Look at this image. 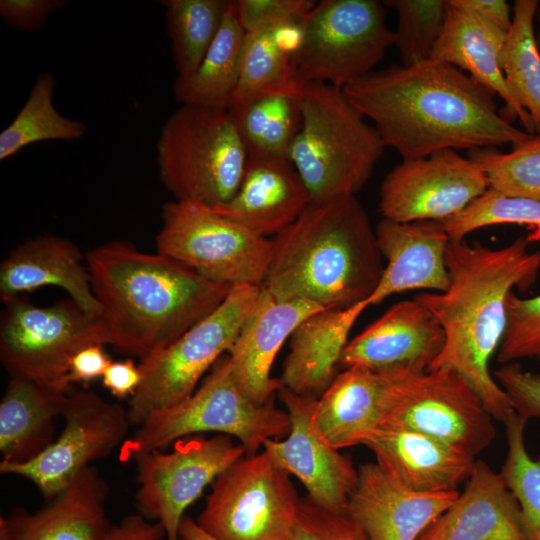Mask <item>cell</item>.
<instances>
[{
	"mask_svg": "<svg viewBox=\"0 0 540 540\" xmlns=\"http://www.w3.org/2000/svg\"><path fill=\"white\" fill-rule=\"evenodd\" d=\"M62 417L61 434L36 458L22 464L0 463L2 474L31 481L46 502L92 461L120 448L131 426L127 408L86 389L69 392Z\"/></svg>",
	"mask_w": 540,
	"mask_h": 540,
	"instance_id": "cell-15",
	"label": "cell"
},
{
	"mask_svg": "<svg viewBox=\"0 0 540 540\" xmlns=\"http://www.w3.org/2000/svg\"><path fill=\"white\" fill-rule=\"evenodd\" d=\"M298 100L302 124L288 159L310 203L355 195L386 148L378 131L366 123L342 88L310 82L300 88Z\"/></svg>",
	"mask_w": 540,
	"mask_h": 540,
	"instance_id": "cell-5",
	"label": "cell"
},
{
	"mask_svg": "<svg viewBox=\"0 0 540 540\" xmlns=\"http://www.w3.org/2000/svg\"><path fill=\"white\" fill-rule=\"evenodd\" d=\"M538 8L536 0L514 2L500 58L507 87L530 115L536 134H540V48L534 28Z\"/></svg>",
	"mask_w": 540,
	"mask_h": 540,
	"instance_id": "cell-34",
	"label": "cell"
},
{
	"mask_svg": "<svg viewBox=\"0 0 540 540\" xmlns=\"http://www.w3.org/2000/svg\"><path fill=\"white\" fill-rule=\"evenodd\" d=\"M326 308L305 300H278L260 287L259 294L229 349L232 374L255 403L273 401L282 389L271 376L274 359L285 340L310 315Z\"/></svg>",
	"mask_w": 540,
	"mask_h": 540,
	"instance_id": "cell-20",
	"label": "cell"
},
{
	"mask_svg": "<svg viewBox=\"0 0 540 540\" xmlns=\"http://www.w3.org/2000/svg\"><path fill=\"white\" fill-rule=\"evenodd\" d=\"M70 391L10 377L0 402V463L29 462L51 445Z\"/></svg>",
	"mask_w": 540,
	"mask_h": 540,
	"instance_id": "cell-30",
	"label": "cell"
},
{
	"mask_svg": "<svg viewBox=\"0 0 540 540\" xmlns=\"http://www.w3.org/2000/svg\"><path fill=\"white\" fill-rule=\"evenodd\" d=\"M493 419L476 389L456 370L395 369L380 428L424 433L475 457L495 438Z\"/></svg>",
	"mask_w": 540,
	"mask_h": 540,
	"instance_id": "cell-13",
	"label": "cell"
},
{
	"mask_svg": "<svg viewBox=\"0 0 540 540\" xmlns=\"http://www.w3.org/2000/svg\"><path fill=\"white\" fill-rule=\"evenodd\" d=\"M84 258L67 238L43 235L27 240L0 265L2 302L43 286H57L86 312L99 316L100 305Z\"/></svg>",
	"mask_w": 540,
	"mask_h": 540,
	"instance_id": "cell-28",
	"label": "cell"
},
{
	"mask_svg": "<svg viewBox=\"0 0 540 540\" xmlns=\"http://www.w3.org/2000/svg\"><path fill=\"white\" fill-rule=\"evenodd\" d=\"M279 393L289 413L291 429L285 440H266L263 450L289 475L299 479L313 503L334 513H344L357 482V470L314 427L312 411L316 399L285 388Z\"/></svg>",
	"mask_w": 540,
	"mask_h": 540,
	"instance_id": "cell-17",
	"label": "cell"
},
{
	"mask_svg": "<svg viewBox=\"0 0 540 540\" xmlns=\"http://www.w3.org/2000/svg\"><path fill=\"white\" fill-rule=\"evenodd\" d=\"M507 326L497 350L505 364L521 359H540V294L520 298L511 292L506 301Z\"/></svg>",
	"mask_w": 540,
	"mask_h": 540,
	"instance_id": "cell-41",
	"label": "cell"
},
{
	"mask_svg": "<svg viewBox=\"0 0 540 540\" xmlns=\"http://www.w3.org/2000/svg\"><path fill=\"white\" fill-rule=\"evenodd\" d=\"M363 445L395 480L418 492L456 490L468 480L475 462L453 445L407 429L379 428Z\"/></svg>",
	"mask_w": 540,
	"mask_h": 540,
	"instance_id": "cell-24",
	"label": "cell"
},
{
	"mask_svg": "<svg viewBox=\"0 0 540 540\" xmlns=\"http://www.w3.org/2000/svg\"><path fill=\"white\" fill-rule=\"evenodd\" d=\"M489 189L482 169L455 150L403 160L384 178L379 208L383 218L408 223L444 222Z\"/></svg>",
	"mask_w": 540,
	"mask_h": 540,
	"instance_id": "cell-16",
	"label": "cell"
},
{
	"mask_svg": "<svg viewBox=\"0 0 540 540\" xmlns=\"http://www.w3.org/2000/svg\"><path fill=\"white\" fill-rule=\"evenodd\" d=\"M66 4L65 0H1L0 16L10 28L32 32L42 28L52 12Z\"/></svg>",
	"mask_w": 540,
	"mask_h": 540,
	"instance_id": "cell-45",
	"label": "cell"
},
{
	"mask_svg": "<svg viewBox=\"0 0 540 540\" xmlns=\"http://www.w3.org/2000/svg\"><path fill=\"white\" fill-rule=\"evenodd\" d=\"M230 0H165L166 29L177 77L192 75L215 39Z\"/></svg>",
	"mask_w": 540,
	"mask_h": 540,
	"instance_id": "cell-36",
	"label": "cell"
},
{
	"mask_svg": "<svg viewBox=\"0 0 540 540\" xmlns=\"http://www.w3.org/2000/svg\"><path fill=\"white\" fill-rule=\"evenodd\" d=\"M260 287L235 285L224 301L172 344L140 361L142 380L128 399L131 426L189 397L202 375L233 345Z\"/></svg>",
	"mask_w": 540,
	"mask_h": 540,
	"instance_id": "cell-12",
	"label": "cell"
},
{
	"mask_svg": "<svg viewBox=\"0 0 540 540\" xmlns=\"http://www.w3.org/2000/svg\"><path fill=\"white\" fill-rule=\"evenodd\" d=\"M444 341V331L433 313L415 298L404 300L348 341L340 367L423 372L437 358Z\"/></svg>",
	"mask_w": 540,
	"mask_h": 540,
	"instance_id": "cell-19",
	"label": "cell"
},
{
	"mask_svg": "<svg viewBox=\"0 0 540 540\" xmlns=\"http://www.w3.org/2000/svg\"><path fill=\"white\" fill-rule=\"evenodd\" d=\"M245 33L235 1L230 0L220 29L196 71L175 79L176 100L182 105L229 110L239 82Z\"/></svg>",
	"mask_w": 540,
	"mask_h": 540,
	"instance_id": "cell-32",
	"label": "cell"
},
{
	"mask_svg": "<svg viewBox=\"0 0 540 540\" xmlns=\"http://www.w3.org/2000/svg\"><path fill=\"white\" fill-rule=\"evenodd\" d=\"M85 262L107 344L140 361L213 312L233 287L125 241L95 247Z\"/></svg>",
	"mask_w": 540,
	"mask_h": 540,
	"instance_id": "cell-3",
	"label": "cell"
},
{
	"mask_svg": "<svg viewBox=\"0 0 540 540\" xmlns=\"http://www.w3.org/2000/svg\"><path fill=\"white\" fill-rule=\"evenodd\" d=\"M369 306L364 300L344 309H324L304 319L290 336L280 377L282 388L318 399L339 374L349 333Z\"/></svg>",
	"mask_w": 540,
	"mask_h": 540,
	"instance_id": "cell-29",
	"label": "cell"
},
{
	"mask_svg": "<svg viewBox=\"0 0 540 540\" xmlns=\"http://www.w3.org/2000/svg\"><path fill=\"white\" fill-rule=\"evenodd\" d=\"M302 22L246 31L239 82L231 107L265 93L300 91L293 57L300 42Z\"/></svg>",
	"mask_w": 540,
	"mask_h": 540,
	"instance_id": "cell-31",
	"label": "cell"
},
{
	"mask_svg": "<svg viewBox=\"0 0 540 540\" xmlns=\"http://www.w3.org/2000/svg\"><path fill=\"white\" fill-rule=\"evenodd\" d=\"M161 215L158 253L212 282L261 287L272 258L271 238L194 201L166 202Z\"/></svg>",
	"mask_w": 540,
	"mask_h": 540,
	"instance_id": "cell-9",
	"label": "cell"
},
{
	"mask_svg": "<svg viewBox=\"0 0 540 540\" xmlns=\"http://www.w3.org/2000/svg\"><path fill=\"white\" fill-rule=\"evenodd\" d=\"M396 11V45L403 65L410 66L430 58L440 36L447 0H386Z\"/></svg>",
	"mask_w": 540,
	"mask_h": 540,
	"instance_id": "cell-39",
	"label": "cell"
},
{
	"mask_svg": "<svg viewBox=\"0 0 540 540\" xmlns=\"http://www.w3.org/2000/svg\"><path fill=\"white\" fill-rule=\"evenodd\" d=\"M142 374L132 359L111 362L102 376L103 386L118 399H129L136 392Z\"/></svg>",
	"mask_w": 540,
	"mask_h": 540,
	"instance_id": "cell-47",
	"label": "cell"
},
{
	"mask_svg": "<svg viewBox=\"0 0 540 540\" xmlns=\"http://www.w3.org/2000/svg\"><path fill=\"white\" fill-rule=\"evenodd\" d=\"M394 370L346 368L315 400L313 425L330 446L340 450L363 445L380 428Z\"/></svg>",
	"mask_w": 540,
	"mask_h": 540,
	"instance_id": "cell-26",
	"label": "cell"
},
{
	"mask_svg": "<svg viewBox=\"0 0 540 540\" xmlns=\"http://www.w3.org/2000/svg\"><path fill=\"white\" fill-rule=\"evenodd\" d=\"M299 504L290 475L263 450L216 477L195 521L216 540H292Z\"/></svg>",
	"mask_w": 540,
	"mask_h": 540,
	"instance_id": "cell-11",
	"label": "cell"
},
{
	"mask_svg": "<svg viewBox=\"0 0 540 540\" xmlns=\"http://www.w3.org/2000/svg\"><path fill=\"white\" fill-rule=\"evenodd\" d=\"M417 540H528L520 506L484 461L475 460L464 491Z\"/></svg>",
	"mask_w": 540,
	"mask_h": 540,
	"instance_id": "cell-23",
	"label": "cell"
},
{
	"mask_svg": "<svg viewBox=\"0 0 540 540\" xmlns=\"http://www.w3.org/2000/svg\"><path fill=\"white\" fill-rule=\"evenodd\" d=\"M538 21H539V29H538V33L536 34V38H537V43H538V46L540 48V10L538 11Z\"/></svg>",
	"mask_w": 540,
	"mask_h": 540,
	"instance_id": "cell-51",
	"label": "cell"
},
{
	"mask_svg": "<svg viewBox=\"0 0 540 540\" xmlns=\"http://www.w3.org/2000/svg\"><path fill=\"white\" fill-rule=\"evenodd\" d=\"M375 234L380 253L387 262L378 285L367 299L370 306L404 291L443 292L448 289L446 250L450 238L443 222L400 223L382 218L375 227Z\"/></svg>",
	"mask_w": 540,
	"mask_h": 540,
	"instance_id": "cell-21",
	"label": "cell"
},
{
	"mask_svg": "<svg viewBox=\"0 0 540 540\" xmlns=\"http://www.w3.org/2000/svg\"><path fill=\"white\" fill-rule=\"evenodd\" d=\"M506 34L460 0H447L444 24L430 58L468 72L505 102L508 116L517 118L526 132L534 134L530 115L513 98L501 69L500 58Z\"/></svg>",
	"mask_w": 540,
	"mask_h": 540,
	"instance_id": "cell-27",
	"label": "cell"
},
{
	"mask_svg": "<svg viewBox=\"0 0 540 540\" xmlns=\"http://www.w3.org/2000/svg\"><path fill=\"white\" fill-rule=\"evenodd\" d=\"M292 540H368L364 531L345 513H334L300 499Z\"/></svg>",
	"mask_w": 540,
	"mask_h": 540,
	"instance_id": "cell-42",
	"label": "cell"
},
{
	"mask_svg": "<svg viewBox=\"0 0 540 540\" xmlns=\"http://www.w3.org/2000/svg\"><path fill=\"white\" fill-rule=\"evenodd\" d=\"M166 538L164 528L150 522L140 514L125 516L118 525H113L107 540H162Z\"/></svg>",
	"mask_w": 540,
	"mask_h": 540,
	"instance_id": "cell-48",
	"label": "cell"
},
{
	"mask_svg": "<svg viewBox=\"0 0 540 540\" xmlns=\"http://www.w3.org/2000/svg\"><path fill=\"white\" fill-rule=\"evenodd\" d=\"M514 412L522 418L540 419V373L524 370L517 362L505 363L494 372Z\"/></svg>",
	"mask_w": 540,
	"mask_h": 540,
	"instance_id": "cell-44",
	"label": "cell"
},
{
	"mask_svg": "<svg viewBox=\"0 0 540 540\" xmlns=\"http://www.w3.org/2000/svg\"><path fill=\"white\" fill-rule=\"evenodd\" d=\"M529 244V236L500 248L450 240L448 289L414 297L433 313L445 335L443 348L428 370L449 367L459 372L493 418L504 424L515 412L489 362L505 334L508 295L514 287L532 285L540 271V251H532Z\"/></svg>",
	"mask_w": 540,
	"mask_h": 540,
	"instance_id": "cell-2",
	"label": "cell"
},
{
	"mask_svg": "<svg viewBox=\"0 0 540 540\" xmlns=\"http://www.w3.org/2000/svg\"><path fill=\"white\" fill-rule=\"evenodd\" d=\"M290 429L288 412L276 408L273 401L257 404L240 389L225 357L189 397L152 413L122 444L119 458L127 462L201 432L233 436L247 455H253L266 440L283 438Z\"/></svg>",
	"mask_w": 540,
	"mask_h": 540,
	"instance_id": "cell-7",
	"label": "cell"
},
{
	"mask_svg": "<svg viewBox=\"0 0 540 540\" xmlns=\"http://www.w3.org/2000/svg\"><path fill=\"white\" fill-rule=\"evenodd\" d=\"M395 34L383 1L322 0L302 22L293 57L298 84L324 82L344 88L373 71Z\"/></svg>",
	"mask_w": 540,
	"mask_h": 540,
	"instance_id": "cell-8",
	"label": "cell"
},
{
	"mask_svg": "<svg viewBox=\"0 0 540 540\" xmlns=\"http://www.w3.org/2000/svg\"><path fill=\"white\" fill-rule=\"evenodd\" d=\"M0 359L10 377H21L63 390L74 355L90 345L107 344L98 316L71 298L36 306L23 295L3 301Z\"/></svg>",
	"mask_w": 540,
	"mask_h": 540,
	"instance_id": "cell-10",
	"label": "cell"
},
{
	"mask_svg": "<svg viewBox=\"0 0 540 540\" xmlns=\"http://www.w3.org/2000/svg\"><path fill=\"white\" fill-rule=\"evenodd\" d=\"M180 540H184V539H181V538H180Z\"/></svg>",
	"mask_w": 540,
	"mask_h": 540,
	"instance_id": "cell-52",
	"label": "cell"
},
{
	"mask_svg": "<svg viewBox=\"0 0 540 540\" xmlns=\"http://www.w3.org/2000/svg\"><path fill=\"white\" fill-rule=\"evenodd\" d=\"M299 92H270L229 109L249 157L287 158L302 124Z\"/></svg>",
	"mask_w": 540,
	"mask_h": 540,
	"instance_id": "cell-33",
	"label": "cell"
},
{
	"mask_svg": "<svg viewBox=\"0 0 540 540\" xmlns=\"http://www.w3.org/2000/svg\"><path fill=\"white\" fill-rule=\"evenodd\" d=\"M457 490L418 492L395 480L377 462L362 464L345 514L368 540H417L457 499Z\"/></svg>",
	"mask_w": 540,
	"mask_h": 540,
	"instance_id": "cell-18",
	"label": "cell"
},
{
	"mask_svg": "<svg viewBox=\"0 0 540 540\" xmlns=\"http://www.w3.org/2000/svg\"><path fill=\"white\" fill-rule=\"evenodd\" d=\"M246 454L229 435L180 439L170 453L160 450L132 458L139 484L135 495L138 514L162 525L166 540H180L186 509L218 475Z\"/></svg>",
	"mask_w": 540,
	"mask_h": 540,
	"instance_id": "cell-14",
	"label": "cell"
},
{
	"mask_svg": "<svg viewBox=\"0 0 540 540\" xmlns=\"http://www.w3.org/2000/svg\"><path fill=\"white\" fill-rule=\"evenodd\" d=\"M484 172L489 188L501 194L540 201V134H533L508 153L495 147L468 152Z\"/></svg>",
	"mask_w": 540,
	"mask_h": 540,
	"instance_id": "cell-37",
	"label": "cell"
},
{
	"mask_svg": "<svg viewBox=\"0 0 540 540\" xmlns=\"http://www.w3.org/2000/svg\"><path fill=\"white\" fill-rule=\"evenodd\" d=\"M485 21L507 33L512 24L513 12L504 0H460Z\"/></svg>",
	"mask_w": 540,
	"mask_h": 540,
	"instance_id": "cell-49",
	"label": "cell"
},
{
	"mask_svg": "<svg viewBox=\"0 0 540 540\" xmlns=\"http://www.w3.org/2000/svg\"><path fill=\"white\" fill-rule=\"evenodd\" d=\"M55 85V78L50 73L37 75L25 104L0 134L1 161L34 143L74 141L83 137L85 124L57 111L53 101Z\"/></svg>",
	"mask_w": 540,
	"mask_h": 540,
	"instance_id": "cell-35",
	"label": "cell"
},
{
	"mask_svg": "<svg viewBox=\"0 0 540 540\" xmlns=\"http://www.w3.org/2000/svg\"><path fill=\"white\" fill-rule=\"evenodd\" d=\"M179 535L184 540H216L201 529L195 520L187 516L181 522Z\"/></svg>",
	"mask_w": 540,
	"mask_h": 540,
	"instance_id": "cell-50",
	"label": "cell"
},
{
	"mask_svg": "<svg viewBox=\"0 0 540 540\" xmlns=\"http://www.w3.org/2000/svg\"><path fill=\"white\" fill-rule=\"evenodd\" d=\"M112 359L102 345H90L78 351L71 360L68 381L88 383L102 377Z\"/></svg>",
	"mask_w": 540,
	"mask_h": 540,
	"instance_id": "cell-46",
	"label": "cell"
},
{
	"mask_svg": "<svg viewBox=\"0 0 540 540\" xmlns=\"http://www.w3.org/2000/svg\"><path fill=\"white\" fill-rule=\"evenodd\" d=\"M313 0H235L239 21L246 31L285 22L303 21Z\"/></svg>",
	"mask_w": 540,
	"mask_h": 540,
	"instance_id": "cell-43",
	"label": "cell"
},
{
	"mask_svg": "<svg viewBox=\"0 0 540 540\" xmlns=\"http://www.w3.org/2000/svg\"><path fill=\"white\" fill-rule=\"evenodd\" d=\"M526 422L514 413L505 423L508 448L500 475L520 506L528 540H540V457L526 449Z\"/></svg>",
	"mask_w": 540,
	"mask_h": 540,
	"instance_id": "cell-38",
	"label": "cell"
},
{
	"mask_svg": "<svg viewBox=\"0 0 540 540\" xmlns=\"http://www.w3.org/2000/svg\"><path fill=\"white\" fill-rule=\"evenodd\" d=\"M450 240H464L470 232L498 224H518L535 227L540 234V201L512 197L489 188L466 209L445 220Z\"/></svg>",
	"mask_w": 540,
	"mask_h": 540,
	"instance_id": "cell-40",
	"label": "cell"
},
{
	"mask_svg": "<svg viewBox=\"0 0 540 540\" xmlns=\"http://www.w3.org/2000/svg\"><path fill=\"white\" fill-rule=\"evenodd\" d=\"M309 203V193L289 159L249 157L234 196L213 209L269 238L291 225Z\"/></svg>",
	"mask_w": 540,
	"mask_h": 540,
	"instance_id": "cell-25",
	"label": "cell"
},
{
	"mask_svg": "<svg viewBox=\"0 0 540 540\" xmlns=\"http://www.w3.org/2000/svg\"><path fill=\"white\" fill-rule=\"evenodd\" d=\"M271 239L261 287L278 300L348 308L368 299L384 270L375 229L355 195L309 203Z\"/></svg>",
	"mask_w": 540,
	"mask_h": 540,
	"instance_id": "cell-4",
	"label": "cell"
},
{
	"mask_svg": "<svg viewBox=\"0 0 540 540\" xmlns=\"http://www.w3.org/2000/svg\"><path fill=\"white\" fill-rule=\"evenodd\" d=\"M109 486L97 468L81 470L39 510L0 517V540H107Z\"/></svg>",
	"mask_w": 540,
	"mask_h": 540,
	"instance_id": "cell-22",
	"label": "cell"
},
{
	"mask_svg": "<svg viewBox=\"0 0 540 540\" xmlns=\"http://www.w3.org/2000/svg\"><path fill=\"white\" fill-rule=\"evenodd\" d=\"M248 153L229 110L182 105L157 142L159 177L175 200L215 208L238 190Z\"/></svg>",
	"mask_w": 540,
	"mask_h": 540,
	"instance_id": "cell-6",
	"label": "cell"
},
{
	"mask_svg": "<svg viewBox=\"0 0 540 540\" xmlns=\"http://www.w3.org/2000/svg\"><path fill=\"white\" fill-rule=\"evenodd\" d=\"M343 91L403 160L443 150L517 146L533 135L499 114L493 94L469 74L432 58L372 71Z\"/></svg>",
	"mask_w": 540,
	"mask_h": 540,
	"instance_id": "cell-1",
	"label": "cell"
}]
</instances>
